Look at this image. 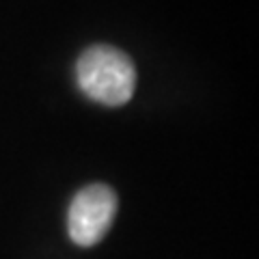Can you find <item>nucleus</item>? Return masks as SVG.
I'll list each match as a JSON object with an SVG mask.
<instances>
[{
	"mask_svg": "<svg viewBox=\"0 0 259 259\" xmlns=\"http://www.w3.org/2000/svg\"><path fill=\"white\" fill-rule=\"evenodd\" d=\"M117 214V194L104 184H91L80 190L69 205L67 229L78 246L97 244L110 229Z\"/></svg>",
	"mask_w": 259,
	"mask_h": 259,
	"instance_id": "nucleus-2",
	"label": "nucleus"
},
{
	"mask_svg": "<svg viewBox=\"0 0 259 259\" xmlns=\"http://www.w3.org/2000/svg\"><path fill=\"white\" fill-rule=\"evenodd\" d=\"M76 78L91 100L106 106H121L130 102L136 89L132 59L112 46L89 48L76 65Z\"/></svg>",
	"mask_w": 259,
	"mask_h": 259,
	"instance_id": "nucleus-1",
	"label": "nucleus"
}]
</instances>
